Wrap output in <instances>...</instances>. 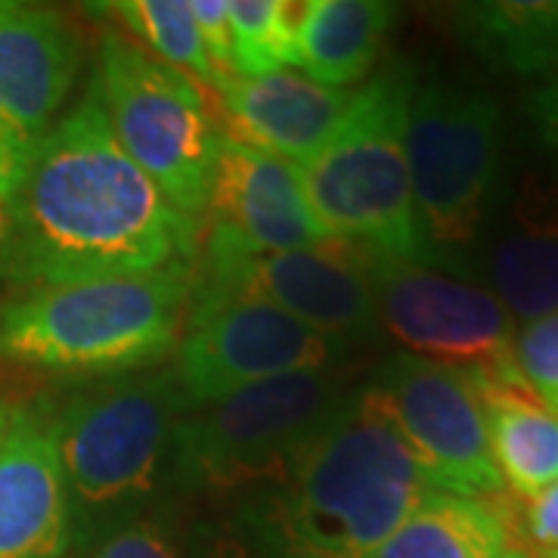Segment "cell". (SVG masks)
Returning a JSON list of instances; mask_svg holds the SVG:
<instances>
[{
  "mask_svg": "<svg viewBox=\"0 0 558 558\" xmlns=\"http://www.w3.org/2000/svg\"><path fill=\"white\" fill-rule=\"evenodd\" d=\"M416 69L395 62L354 90L336 134L299 165L301 186L326 233L381 258L432 264L413 205L407 119Z\"/></svg>",
  "mask_w": 558,
  "mask_h": 558,
  "instance_id": "5b68a950",
  "label": "cell"
},
{
  "mask_svg": "<svg viewBox=\"0 0 558 558\" xmlns=\"http://www.w3.org/2000/svg\"><path fill=\"white\" fill-rule=\"evenodd\" d=\"M97 10H106L128 35L143 44L149 57L165 65H174L193 81L215 84V90L227 81L202 47L190 0H116Z\"/></svg>",
  "mask_w": 558,
  "mask_h": 558,
  "instance_id": "44dd1931",
  "label": "cell"
},
{
  "mask_svg": "<svg viewBox=\"0 0 558 558\" xmlns=\"http://www.w3.org/2000/svg\"><path fill=\"white\" fill-rule=\"evenodd\" d=\"M196 299H252L274 304L323 336L348 341L381 332L363 252L329 242L319 248L260 252L208 227Z\"/></svg>",
  "mask_w": 558,
  "mask_h": 558,
  "instance_id": "9c48e42d",
  "label": "cell"
},
{
  "mask_svg": "<svg viewBox=\"0 0 558 558\" xmlns=\"http://www.w3.org/2000/svg\"><path fill=\"white\" fill-rule=\"evenodd\" d=\"M502 60L515 75L558 72V0H519L509 10Z\"/></svg>",
  "mask_w": 558,
  "mask_h": 558,
  "instance_id": "cb8c5ba5",
  "label": "cell"
},
{
  "mask_svg": "<svg viewBox=\"0 0 558 558\" xmlns=\"http://www.w3.org/2000/svg\"><path fill=\"white\" fill-rule=\"evenodd\" d=\"M186 410L174 369L97 381L57 403L75 553L165 499L174 425Z\"/></svg>",
  "mask_w": 558,
  "mask_h": 558,
  "instance_id": "277c9868",
  "label": "cell"
},
{
  "mask_svg": "<svg viewBox=\"0 0 558 558\" xmlns=\"http://www.w3.org/2000/svg\"><path fill=\"white\" fill-rule=\"evenodd\" d=\"M227 137L248 143L270 156L304 165L336 134L354 90L323 87L299 72L260 78H227L218 87Z\"/></svg>",
  "mask_w": 558,
  "mask_h": 558,
  "instance_id": "2e32d148",
  "label": "cell"
},
{
  "mask_svg": "<svg viewBox=\"0 0 558 558\" xmlns=\"http://www.w3.org/2000/svg\"><path fill=\"white\" fill-rule=\"evenodd\" d=\"M524 109H527V119L534 124L539 143L558 156V72L546 75L527 94Z\"/></svg>",
  "mask_w": 558,
  "mask_h": 558,
  "instance_id": "f1b7e54d",
  "label": "cell"
},
{
  "mask_svg": "<svg viewBox=\"0 0 558 558\" xmlns=\"http://www.w3.org/2000/svg\"><path fill=\"white\" fill-rule=\"evenodd\" d=\"M301 3L289 0H230L233 75L260 78L295 65Z\"/></svg>",
  "mask_w": 558,
  "mask_h": 558,
  "instance_id": "7402d4cb",
  "label": "cell"
},
{
  "mask_svg": "<svg viewBox=\"0 0 558 558\" xmlns=\"http://www.w3.org/2000/svg\"><path fill=\"white\" fill-rule=\"evenodd\" d=\"M7 215L0 274L25 289L193 264L202 245L199 220L121 149L94 78L35 146Z\"/></svg>",
  "mask_w": 558,
  "mask_h": 558,
  "instance_id": "6da1fadb",
  "label": "cell"
},
{
  "mask_svg": "<svg viewBox=\"0 0 558 558\" xmlns=\"http://www.w3.org/2000/svg\"><path fill=\"white\" fill-rule=\"evenodd\" d=\"M7 223H10V215H7V202H0V245L7 240Z\"/></svg>",
  "mask_w": 558,
  "mask_h": 558,
  "instance_id": "4dcf8cb0",
  "label": "cell"
},
{
  "mask_svg": "<svg viewBox=\"0 0 558 558\" xmlns=\"http://www.w3.org/2000/svg\"><path fill=\"white\" fill-rule=\"evenodd\" d=\"M502 558H531V556H527V553H519V549H509Z\"/></svg>",
  "mask_w": 558,
  "mask_h": 558,
  "instance_id": "1f68e13d",
  "label": "cell"
},
{
  "mask_svg": "<svg viewBox=\"0 0 558 558\" xmlns=\"http://www.w3.org/2000/svg\"><path fill=\"white\" fill-rule=\"evenodd\" d=\"M351 391L348 376L329 366L260 381L186 410L171 440V490L220 497L274 484Z\"/></svg>",
  "mask_w": 558,
  "mask_h": 558,
  "instance_id": "8992f818",
  "label": "cell"
},
{
  "mask_svg": "<svg viewBox=\"0 0 558 558\" xmlns=\"http://www.w3.org/2000/svg\"><path fill=\"white\" fill-rule=\"evenodd\" d=\"M94 84L121 149L178 211L199 220L211 202L223 143L199 84L119 32L100 35Z\"/></svg>",
  "mask_w": 558,
  "mask_h": 558,
  "instance_id": "52a82bcc",
  "label": "cell"
},
{
  "mask_svg": "<svg viewBox=\"0 0 558 558\" xmlns=\"http://www.w3.org/2000/svg\"><path fill=\"white\" fill-rule=\"evenodd\" d=\"M537 558H558V553H549V556H537Z\"/></svg>",
  "mask_w": 558,
  "mask_h": 558,
  "instance_id": "d6a6232c",
  "label": "cell"
},
{
  "mask_svg": "<svg viewBox=\"0 0 558 558\" xmlns=\"http://www.w3.org/2000/svg\"><path fill=\"white\" fill-rule=\"evenodd\" d=\"M72 515L50 398L0 400V558H65Z\"/></svg>",
  "mask_w": 558,
  "mask_h": 558,
  "instance_id": "4fadbf2b",
  "label": "cell"
},
{
  "mask_svg": "<svg viewBox=\"0 0 558 558\" xmlns=\"http://www.w3.org/2000/svg\"><path fill=\"white\" fill-rule=\"evenodd\" d=\"M211 227L260 252H295L336 242L301 186L299 165L227 137L208 202Z\"/></svg>",
  "mask_w": 558,
  "mask_h": 558,
  "instance_id": "5bb4252c",
  "label": "cell"
},
{
  "mask_svg": "<svg viewBox=\"0 0 558 558\" xmlns=\"http://www.w3.org/2000/svg\"><path fill=\"white\" fill-rule=\"evenodd\" d=\"M519 531L534 546L531 558L558 553V481L524 499L519 509Z\"/></svg>",
  "mask_w": 558,
  "mask_h": 558,
  "instance_id": "83f0119b",
  "label": "cell"
},
{
  "mask_svg": "<svg viewBox=\"0 0 558 558\" xmlns=\"http://www.w3.org/2000/svg\"><path fill=\"white\" fill-rule=\"evenodd\" d=\"M81 57V32L57 7L0 0V109L32 149L57 124Z\"/></svg>",
  "mask_w": 558,
  "mask_h": 558,
  "instance_id": "9a60e30c",
  "label": "cell"
},
{
  "mask_svg": "<svg viewBox=\"0 0 558 558\" xmlns=\"http://www.w3.org/2000/svg\"><path fill=\"white\" fill-rule=\"evenodd\" d=\"M478 376V391L487 416L490 453L499 478L531 499L558 481V416L521 381H494Z\"/></svg>",
  "mask_w": 558,
  "mask_h": 558,
  "instance_id": "ac0fdd59",
  "label": "cell"
},
{
  "mask_svg": "<svg viewBox=\"0 0 558 558\" xmlns=\"http://www.w3.org/2000/svg\"><path fill=\"white\" fill-rule=\"evenodd\" d=\"M183 558H277L236 519H202L186 531Z\"/></svg>",
  "mask_w": 558,
  "mask_h": 558,
  "instance_id": "484cf974",
  "label": "cell"
},
{
  "mask_svg": "<svg viewBox=\"0 0 558 558\" xmlns=\"http://www.w3.org/2000/svg\"><path fill=\"white\" fill-rule=\"evenodd\" d=\"M190 311L171 366L190 410L279 376L329 369L351 351L264 301L196 299Z\"/></svg>",
  "mask_w": 558,
  "mask_h": 558,
  "instance_id": "7c38bea8",
  "label": "cell"
},
{
  "mask_svg": "<svg viewBox=\"0 0 558 558\" xmlns=\"http://www.w3.org/2000/svg\"><path fill=\"white\" fill-rule=\"evenodd\" d=\"M22 180V168L16 161L10 159L3 149H0V202H10L13 190L20 186Z\"/></svg>",
  "mask_w": 558,
  "mask_h": 558,
  "instance_id": "f546056e",
  "label": "cell"
},
{
  "mask_svg": "<svg viewBox=\"0 0 558 558\" xmlns=\"http://www.w3.org/2000/svg\"><path fill=\"white\" fill-rule=\"evenodd\" d=\"M490 282L502 307L524 326L558 311V218L524 215L494 245Z\"/></svg>",
  "mask_w": 558,
  "mask_h": 558,
  "instance_id": "ffe728a7",
  "label": "cell"
},
{
  "mask_svg": "<svg viewBox=\"0 0 558 558\" xmlns=\"http://www.w3.org/2000/svg\"><path fill=\"white\" fill-rule=\"evenodd\" d=\"M193 264L35 286L0 301V360L62 376L146 373L180 341Z\"/></svg>",
  "mask_w": 558,
  "mask_h": 558,
  "instance_id": "3957f363",
  "label": "cell"
},
{
  "mask_svg": "<svg viewBox=\"0 0 558 558\" xmlns=\"http://www.w3.org/2000/svg\"><path fill=\"white\" fill-rule=\"evenodd\" d=\"M379 326L407 354L472 369L484 379L521 381L515 319L490 292L432 264L366 255Z\"/></svg>",
  "mask_w": 558,
  "mask_h": 558,
  "instance_id": "30bf717a",
  "label": "cell"
},
{
  "mask_svg": "<svg viewBox=\"0 0 558 558\" xmlns=\"http://www.w3.org/2000/svg\"><path fill=\"white\" fill-rule=\"evenodd\" d=\"M395 20V3L307 0L301 3L295 65L323 87L348 90L376 69Z\"/></svg>",
  "mask_w": 558,
  "mask_h": 558,
  "instance_id": "e0dca14e",
  "label": "cell"
},
{
  "mask_svg": "<svg viewBox=\"0 0 558 558\" xmlns=\"http://www.w3.org/2000/svg\"><path fill=\"white\" fill-rule=\"evenodd\" d=\"M413 205L432 264L478 240L494 211L502 168L499 102L472 84H416L407 119Z\"/></svg>",
  "mask_w": 558,
  "mask_h": 558,
  "instance_id": "ba28073f",
  "label": "cell"
},
{
  "mask_svg": "<svg viewBox=\"0 0 558 558\" xmlns=\"http://www.w3.org/2000/svg\"><path fill=\"white\" fill-rule=\"evenodd\" d=\"M432 494L416 453L363 388L233 519L277 558H369Z\"/></svg>",
  "mask_w": 558,
  "mask_h": 558,
  "instance_id": "7a4b0ae2",
  "label": "cell"
},
{
  "mask_svg": "<svg viewBox=\"0 0 558 558\" xmlns=\"http://www.w3.org/2000/svg\"><path fill=\"white\" fill-rule=\"evenodd\" d=\"M81 558H183L186 531L174 499H161L84 546Z\"/></svg>",
  "mask_w": 558,
  "mask_h": 558,
  "instance_id": "603a6c76",
  "label": "cell"
},
{
  "mask_svg": "<svg viewBox=\"0 0 558 558\" xmlns=\"http://www.w3.org/2000/svg\"><path fill=\"white\" fill-rule=\"evenodd\" d=\"M509 521L484 499L432 494L369 558H502Z\"/></svg>",
  "mask_w": 558,
  "mask_h": 558,
  "instance_id": "d6986e66",
  "label": "cell"
},
{
  "mask_svg": "<svg viewBox=\"0 0 558 558\" xmlns=\"http://www.w3.org/2000/svg\"><path fill=\"white\" fill-rule=\"evenodd\" d=\"M515 363L531 391L558 416V311L521 326L515 336Z\"/></svg>",
  "mask_w": 558,
  "mask_h": 558,
  "instance_id": "d4e9b609",
  "label": "cell"
},
{
  "mask_svg": "<svg viewBox=\"0 0 558 558\" xmlns=\"http://www.w3.org/2000/svg\"><path fill=\"white\" fill-rule=\"evenodd\" d=\"M199 28L202 47L223 78H233V32H230V0H190Z\"/></svg>",
  "mask_w": 558,
  "mask_h": 558,
  "instance_id": "4316f807",
  "label": "cell"
},
{
  "mask_svg": "<svg viewBox=\"0 0 558 558\" xmlns=\"http://www.w3.org/2000/svg\"><path fill=\"white\" fill-rule=\"evenodd\" d=\"M363 391L398 428L440 494L469 499L502 494L506 484L490 453L484 400L472 369L403 351L379 363Z\"/></svg>",
  "mask_w": 558,
  "mask_h": 558,
  "instance_id": "8fae6325",
  "label": "cell"
}]
</instances>
